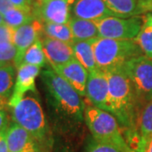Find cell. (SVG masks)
Listing matches in <instances>:
<instances>
[{
    "mask_svg": "<svg viewBox=\"0 0 152 152\" xmlns=\"http://www.w3.org/2000/svg\"><path fill=\"white\" fill-rule=\"evenodd\" d=\"M107 76L112 114L121 127L129 132H136V121L140 105L129 79L123 67L105 72Z\"/></svg>",
    "mask_w": 152,
    "mask_h": 152,
    "instance_id": "1",
    "label": "cell"
},
{
    "mask_svg": "<svg viewBox=\"0 0 152 152\" xmlns=\"http://www.w3.org/2000/svg\"><path fill=\"white\" fill-rule=\"evenodd\" d=\"M42 80L51 103L58 113L75 122L83 119L85 104L81 96L64 78L48 69L42 72Z\"/></svg>",
    "mask_w": 152,
    "mask_h": 152,
    "instance_id": "2",
    "label": "cell"
},
{
    "mask_svg": "<svg viewBox=\"0 0 152 152\" xmlns=\"http://www.w3.org/2000/svg\"><path fill=\"white\" fill-rule=\"evenodd\" d=\"M93 48L98 69L103 72L123 67L129 60L143 53L134 40L98 37L93 42Z\"/></svg>",
    "mask_w": 152,
    "mask_h": 152,
    "instance_id": "3",
    "label": "cell"
},
{
    "mask_svg": "<svg viewBox=\"0 0 152 152\" xmlns=\"http://www.w3.org/2000/svg\"><path fill=\"white\" fill-rule=\"evenodd\" d=\"M84 119L94 140L113 145L124 152L130 149L124 137L119 123L113 114L93 105L86 106Z\"/></svg>",
    "mask_w": 152,
    "mask_h": 152,
    "instance_id": "4",
    "label": "cell"
},
{
    "mask_svg": "<svg viewBox=\"0 0 152 152\" xmlns=\"http://www.w3.org/2000/svg\"><path fill=\"white\" fill-rule=\"evenodd\" d=\"M14 123L28 131L42 145L48 139V127L40 102L32 96H25L11 107Z\"/></svg>",
    "mask_w": 152,
    "mask_h": 152,
    "instance_id": "5",
    "label": "cell"
},
{
    "mask_svg": "<svg viewBox=\"0 0 152 152\" xmlns=\"http://www.w3.org/2000/svg\"><path fill=\"white\" fill-rule=\"evenodd\" d=\"M123 69L133 86L141 109L152 101V58L142 54L126 62Z\"/></svg>",
    "mask_w": 152,
    "mask_h": 152,
    "instance_id": "6",
    "label": "cell"
},
{
    "mask_svg": "<svg viewBox=\"0 0 152 152\" xmlns=\"http://www.w3.org/2000/svg\"><path fill=\"white\" fill-rule=\"evenodd\" d=\"M145 22V18L133 16L121 18L109 16L96 21L100 37L117 40H134L138 36Z\"/></svg>",
    "mask_w": 152,
    "mask_h": 152,
    "instance_id": "7",
    "label": "cell"
},
{
    "mask_svg": "<svg viewBox=\"0 0 152 152\" xmlns=\"http://www.w3.org/2000/svg\"><path fill=\"white\" fill-rule=\"evenodd\" d=\"M33 15L43 23L69 24L70 4L67 0H43L33 3Z\"/></svg>",
    "mask_w": 152,
    "mask_h": 152,
    "instance_id": "8",
    "label": "cell"
},
{
    "mask_svg": "<svg viewBox=\"0 0 152 152\" xmlns=\"http://www.w3.org/2000/svg\"><path fill=\"white\" fill-rule=\"evenodd\" d=\"M86 96L96 107L109 113L112 112L108 80L105 72L98 69L89 73L86 85Z\"/></svg>",
    "mask_w": 152,
    "mask_h": 152,
    "instance_id": "9",
    "label": "cell"
},
{
    "mask_svg": "<svg viewBox=\"0 0 152 152\" xmlns=\"http://www.w3.org/2000/svg\"><path fill=\"white\" fill-rule=\"evenodd\" d=\"M41 35H43V24L37 19L15 30L13 44L17 49V55L14 64L16 68L21 64L26 51L40 39Z\"/></svg>",
    "mask_w": 152,
    "mask_h": 152,
    "instance_id": "10",
    "label": "cell"
},
{
    "mask_svg": "<svg viewBox=\"0 0 152 152\" xmlns=\"http://www.w3.org/2000/svg\"><path fill=\"white\" fill-rule=\"evenodd\" d=\"M40 74V67L22 64L17 68L16 81L12 96L9 101L10 107H13L25 97L29 91H36L35 81Z\"/></svg>",
    "mask_w": 152,
    "mask_h": 152,
    "instance_id": "11",
    "label": "cell"
},
{
    "mask_svg": "<svg viewBox=\"0 0 152 152\" xmlns=\"http://www.w3.org/2000/svg\"><path fill=\"white\" fill-rule=\"evenodd\" d=\"M6 138L10 152H42L41 145L16 123L8 127Z\"/></svg>",
    "mask_w": 152,
    "mask_h": 152,
    "instance_id": "12",
    "label": "cell"
},
{
    "mask_svg": "<svg viewBox=\"0 0 152 152\" xmlns=\"http://www.w3.org/2000/svg\"><path fill=\"white\" fill-rule=\"evenodd\" d=\"M44 53L53 69L64 65L75 58L71 44L45 37L42 39Z\"/></svg>",
    "mask_w": 152,
    "mask_h": 152,
    "instance_id": "13",
    "label": "cell"
},
{
    "mask_svg": "<svg viewBox=\"0 0 152 152\" xmlns=\"http://www.w3.org/2000/svg\"><path fill=\"white\" fill-rule=\"evenodd\" d=\"M72 12L74 16L96 22L109 16H115L103 0H76Z\"/></svg>",
    "mask_w": 152,
    "mask_h": 152,
    "instance_id": "14",
    "label": "cell"
},
{
    "mask_svg": "<svg viewBox=\"0 0 152 152\" xmlns=\"http://www.w3.org/2000/svg\"><path fill=\"white\" fill-rule=\"evenodd\" d=\"M53 70L64 78L81 96H86V85L89 72L75 58Z\"/></svg>",
    "mask_w": 152,
    "mask_h": 152,
    "instance_id": "15",
    "label": "cell"
},
{
    "mask_svg": "<svg viewBox=\"0 0 152 152\" xmlns=\"http://www.w3.org/2000/svg\"><path fill=\"white\" fill-rule=\"evenodd\" d=\"M94 40L74 41V42L71 44L75 58L83 67H85L89 73L98 69L93 48Z\"/></svg>",
    "mask_w": 152,
    "mask_h": 152,
    "instance_id": "16",
    "label": "cell"
},
{
    "mask_svg": "<svg viewBox=\"0 0 152 152\" xmlns=\"http://www.w3.org/2000/svg\"><path fill=\"white\" fill-rule=\"evenodd\" d=\"M75 41H90L100 37L96 23L72 16L69 22Z\"/></svg>",
    "mask_w": 152,
    "mask_h": 152,
    "instance_id": "17",
    "label": "cell"
},
{
    "mask_svg": "<svg viewBox=\"0 0 152 152\" xmlns=\"http://www.w3.org/2000/svg\"><path fill=\"white\" fill-rule=\"evenodd\" d=\"M136 132L146 144L152 139V101L140 110L136 121Z\"/></svg>",
    "mask_w": 152,
    "mask_h": 152,
    "instance_id": "18",
    "label": "cell"
},
{
    "mask_svg": "<svg viewBox=\"0 0 152 152\" xmlns=\"http://www.w3.org/2000/svg\"><path fill=\"white\" fill-rule=\"evenodd\" d=\"M107 7L117 17L129 18L140 15L139 0H103Z\"/></svg>",
    "mask_w": 152,
    "mask_h": 152,
    "instance_id": "19",
    "label": "cell"
},
{
    "mask_svg": "<svg viewBox=\"0 0 152 152\" xmlns=\"http://www.w3.org/2000/svg\"><path fill=\"white\" fill-rule=\"evenodd\" d=\"M16 67L14 64H7L0 67V96L10 99L16 81Z\"/></svg>",
    "mask_w": 152,
    "mask_h": 152,
    "instance_id": "20",
    "label": "cell"
},
{
    "mask_svg": "<svg viewBox=\"0 0 152 152\" xmlns=\"http://www.w3.org/2000/svg\"><path fill=\"white\" fill-rule=\"evenodd\" d=\"M43 35L69 44H72L75 41L69 24L43 23Z\"/></svg>",
    "mask_w": 152,
    "mask_h": 152,
    "instance_id": "21",
    "label": "cell"
},
{
    "mask_svg": "<svg viewBox=\"0 0 152 152\" xmlns=\"http://www.w3.org/2000/svg\"><path fill=\"white\" fill-rule=\"evenodd\" d=\"M36 18L33 12L24 10L19 8H12L4 15V20L9 26L17 29L24 25L29 24L33 21Z\"/></svg>",
    "mask_w": 152,
    "mask_h": 152,
    "instance_id": "22",
    "label": "cell"
},
{
    "mask_svg": "<svg viewBox=\"0 0 152 152\" xmlns=\"http://www.w3.org/2000/svg\"><path fill=\"white\" fill-rule=\"evenodd\" d=\"M46 62H47V58L44 53L42 42V40L39 39L26 51L22 59L21 64H27L36 65L42 68L46 64Z\"/></svg>",
    "mask_w": 152,
    "mask_h": 152,
    "instance_id": "23",
    "label": "cell"
},
{
    "mask_svg": "<svg viewBox=\"0 0 152 152\" xmlns=\"http://www.w3.org/2000/svg\"><path fill=\"white\" fill-rule=\"evenodd\" d=\"M144 55L152 58V24L145 17V22L138 36L134 39Z\"/></svg>",
    "mask_w": 152,
    "mask_h": 152,
    "instance_id": "24",
    "label": "cell"
},
{
    "mask_svg": "<svg viewBox=\"0 0 152 152\" xmlns=\"http://www.w3.org/2000/svg\"><path fill=\"white\" fill-rule=\"evenodd\" d=\"M16 55L17 49L12 42L0 43V64H14Z\"/></svg>",
    "mask_w": 152,
    "mask_h": 152,
    "instance_id": "25",
    "label": "cell"
},
{
    "mask_svg": "<svg viewBox=\"0 0 152 152\" xmlns=\"http://www.w3.org/2000/svg\"><path fill=\"white\" fill-rule=\"evenodd\" d=\"M86 152H124L119 148L107 143H103L93 139L87 145Z\"/></svg>",
    "mask_w": 152,
    "mask_h": 152,
    "instance_id": "26",
    "label": "cell"
},
{
    "mask_svg": "<svg viewBox=\"0 0 152 152\" xmlns=\"http://www.w3.org/2000/svg\"><path fill=\"white\" fill-rule=\"evenodd\" d=\"M15 30V29L9 26L5 23L1 25L0 26V43H3V42L13 43Z\"/></svg>",
    "mask_w": 152,
    "mask_h": 152,
    "instance_id": "27",
    "label": "cell"
},
{
    "mask_svg": "<svg viewBox=\"0 0 152 152\" xmlns=\"http://www.w3.org/2000/svg\"><path fill=\"white\" fill-rule=\"evenodd\" d=\"M11 4L15 8H19L24 10L33 12L32 0H10Z\"/></svg>",
    "mask_w": 152,
    "mask_h": 152,
    "instance_id": "28",
    "label": "cell"
},
{
    "mask_svg": "<svg viewBox=\"0 0 152 152\" xmlns=\"http://www.w3.org/2000/svg\"><path fill=\"white\" fill-rule=\"evenodd\" d=\"M6 131L7 129L0 132V152H10L6 138Z\"/></svg>",
    "mask_w": 152,
    "mask_h": 152,
    "instance_id": "29",
    "label": "cell"
},
{
    "mask_svg": "<svg viewBox=\"0 0 152 152\" xmlns=\"http://www.w3.org/2000/svg\"><path fill=\"white\" fill-rule=\"evenodd\" d=\"M8 117L5 110H0V132L8 129Z\"/></svg>",
    "mask_w": 152,
    "mask_h": 152,
    "instance_id": "30",
    "label": "cell"
},
{
    "mask_svg": "<svg viewBox=\"0 0 152 152\" xmlns=\"http://www.w3.org/2000/svg\"><path fill=\"white\" fill-rule=\"evenodd\" d=\"M14 8V5L11 4L10 0H0V13L4 15L8 10Z\"/></svg>",
    "mask_w": 152,
    "mask_h": 152,
    "instance_id": "31",
    "label": "cell"
},
{
    "mask_svg": "<svg viewBox=\"0 0 152 152\" xmlns=\"http://www.w3.org/2000/svg\"><path fill=\"white\" fill-rule=\"evenodd\" d=\"M145 146H146V143L141 140L136 146L130 147V149L127 152H145Z\"/></svg>",
    "mask_w": 152,
    "mask_h": 152,
    "instance_id": "32",
    "label": "cell"
},
{
    "mask_svg": "<svg viewBox=\"0 0 152 152\" xmlns=\"http://www.w3.org/2000/svg\"><path fill=\"white\" fill-rule=\"evenodd\" d=\"M9 99H6V98L0 96V110H5L9 106Z\"/></svg>",
    "mask_w": 152,
    "mask_h": 152,
    "instance_id": "33",
    "label": "cell"
},
{
    "mask_svg": "<svg viewBox=\"0 0 152 152\" xmlns=\"http://www.w3.org/2000/svg\"><path fill=\"white\" fill-rule=\"evenodd\" d=\"M145 152H152V139L146 144Z\"/></svg>",
    "mask_w": 152,
    "mask_h": 152,
    "instance_id": "34",
    "label": "cell"
},
{
    "mask_svg": "<svg viewBox=\"0 0 152 152\" xmlns=\"http://www.w3.org/2000/svg\"><path fill=\"white\" fill-rule=\"evenodd\" d=\"M145 18L152 24V14H148L146 16H145Z\"/></svg>",
    "mask_w": 152,
    "mask_h": 152,
    "instance_id": "35",
    "label": "cell"
},
{
    "mask_svg": "<svg viewBox=\"0 0 152 152\" xmlns=\"http://www.w3.org/2000/svg\"><path fill=\"white\" fill-rule=\"evenodd\" d=\"M4 23V15H2L0 13V26L3 25Z\"/></svg>",
    "mask_w": 152,
    "mask_h": 152,
    "instance_id": "36",
    "label": "cell"
},
{
    "mask_svg": "<svg viewBox=\"0 0 152 152\" xmlns=\"http://www.w3.org/2000/svg\"><path fill=\"white\" fill-rule=\"evenodd\" d=\"M67 1L69 3V4L71 5V4H75V0H67Z\"/></svg>",
    "mask_w": 152,
    "mask_h": 152,
    "instance_id": "37",
    "label": "cell"
},
{
    "mask_svg": "<svg viewBox=\"0 0 152 152\" xmlns=\"http://www.w3.org/2000/svg\"><path fill=\"white\" fill-rule=\"evenodd\" d=\"M33 3H38V2H42V1H43V0H32Z\"/></svg>",
    "mask_w": 152,
    "mask_h": 152,
    "instance_id": "38",
    "label": "cell"
},
{
    "mask_svg": "<svg viewBox=\"0 0 152 152\" xmlns=\"http://www.w3.org/2000/svg\"><path fill=\"white\" fill-rule=\"evenodd\" d=\"M2 65H4V64H0V67H1V66Z\"/></svg>",
    "mask_w": 152,
    "mask_h": 152,
    "instance_id": "39",
    "label": "cell"
}]
</instances>
